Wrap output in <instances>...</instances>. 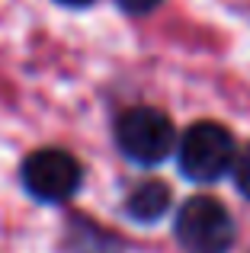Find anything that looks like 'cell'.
<instances>
[{
  "instance_id": "obj_2",
  "label": "cell",
  "mask_w": 250,
  "mask_h": 253,
  "mask_svg": "<svg viewBox=\"0 0 250 253\" xmlns=\"http://www.w3.org/2000/svg\"><path fill=\"white\" fill-rule=\"evenodd\" d=\"M176 167L189 183H218V179L231 176L234 157H238V141H234L231 128H225L215 119H202L183 128L176 138Z\"/></svg>"
},
{
  "instance_id": "obj_7",
  "label": "cell",
  "mask_w": 250,
  "mask_h": 253,
  "mask_svg": "<svg viewBox=\"0 0 250 253\" xmlns=\"http://www.w3.org/2000/svg\"><path fill=\"white\" fill-rule=\"evenodd\" d=\"M231 183L250 202V144L238 148V157H234V167H231Z\"/></svg>"
},
{
  "instance_id": "obj_1",
  "label": "cell",
  "mask_w": 250,
  "mask_h": 253,
  "mask_svg": "<svg viewBox=\"0 0 250 253\" xmlns=\"http://www.w3.org/2000/svg\"><path fill=\"white\" fill-rule=\"evenodd\" d=\"M176 128L170 116L154 106H131L116 116L113 122V141L119 154L135 167L154 170L176 151Z\"/></svg>"
},
{
  "instance_id": "obj_6",
  "label": "cell",
  "mask_w": 250,
  "mask_h": 253,
  "mask_svg": "<svg viewBox=\"0 0 250 253\" xmlns=\"http://www.w3.org/2000/svg\"><path fill=\"white\" fill-rule=\"evenodd\" d=\"M64 247L71 253H122V241L113 231L87 221V218H71L64 228Z\"/></svg>"
},
{
  "instance_id": "obj_3",
  "label": "cell",
  "mask_w": 250,
  "mask_h": 253,
  "mask_svg": "<svg viewBox=\"0 0 250 253\" xmlns=\"http://www.w3.org/2000/svg\"><path fill=\"white\" fill-rule=\"evenodd\" d=\"M173 241L183 253H228L238 244V224L215 196H189L173 215Z\"/></svg>"
},
{
  "instance_id": "obj_9",
  "label": "cell",
  "mask_w": 250,
  "mask_h": 253,
  "mask_svg": "<svg viewBox=\"0 0 250 253\" xmlns=\"http://www.w3.org/2000/svg\"><path fill=\"white\" fill-rule=\"evenodd\" d=\"M58 3L61 6H77V10H81V6H90L93 0H58Z\"/></svg>"
},
{
  "instance_id": "obj_4",
  "label": "cell",
  "mask_w": 250,
  "mask_h": 253,
  "mask_svg": "<svg viewBox=\"0 0 250 253\" xmlns=\"http://www.w3.org/2000/svg\"><path fill=\"white\" fill-rule=\"evenodd\" d=\"M19 186L39 205H64L81 192L83 164L64 148H36L19 164Z\"/></svg>"
},
{
  "instance_id": "obj_5",
  "label": "cell",
  "mask_w": 250,
  "mask_h": 253,
  "mask_svg": "<svg viewBox=\"0 0 250 253\" xmlns=\"http://www.w3.org/2000/svg\"><path fill=\"white\" fill-rule=\"evenodd\" d=\"M173 205V192L164 179L157 176H144L138 183H131L122 196V215L135 224H154Z\"/></svg>"
},
{
  "instance_id": "obj_8",
  "label": "cell",
  "mask_w": 250,
  "mask_h": 253,
  "mask_svg": "<svg viewBox=\"0 0 250 253\" xmlns=\"http://www.w3.org/2000/svg\"><path fill=\"white\" fill-rule=\"evenodd\" d=\"M119 3L122 13H128V16H144V13H154L157 6H161V0H116Z\"/></svg>"
}]
</instances>
